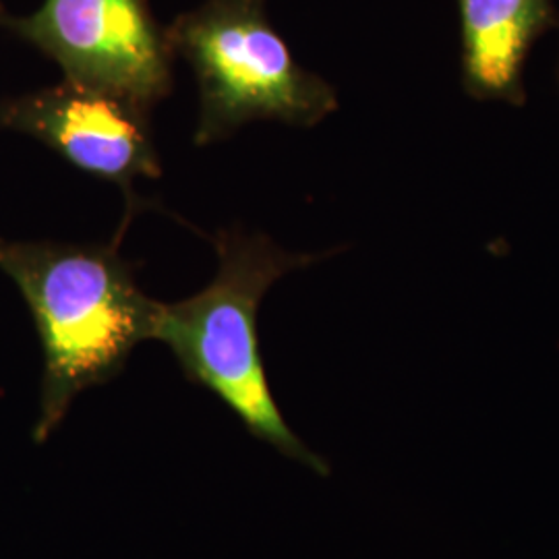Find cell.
<instances>
[{
  "label": "cell",
  "instance_id": "1",
  "mask_svg": "<svg viewBox=\"0 0 559 559\" xmlns=\"http://www.w3.org/2000/svg\"><path fill=\"white\" fill-rule=\"evenodd\" d=\"M129 222L112 242L0 237V272L17 286L40 338L36 443L59 429L81 392L119 378L131 353L152 340L160 300L141 290L135 265L120 255Z\"/></svg>",
  "mask_w": 559,
  "mask_h": 559
},
{
  "label": "cell",
  "instance_id": "2",
  "mask_svg": "<svg viewBox=\"0 0 559 559\" xmlns=\"http://www.w3.org/2000/svg\"><path fill=\"white\" fill-rule=\"evenodd\" d=\"M214 245L216 276L189 299L160 302L152 340L162 342L182 376L221 400L255 440L328 475L325 459L309 450L280 413L258 330L261 300L274 282L325 255L288 253L265 235L242 228L221 230Z\"/></svg>",
  "mask_w": 559,
  "mask_h": 559
},
{
  "label": "cell",
  "instance_id": "3",
  "mask_svg": "<svg viewBox=\"0 0 559 559\" xmlns=\"http://www.w3.org/2000/svg\"><path fill=\"white\" fill-rule=\"evenodd\" d=\"M166 38L200 85L195 145L228 140L251 120L309 129L338 110L336 90L300 67L265 0H205L173 21Z\"/></svg>",
  "mask_w": 559,
  "mask_h": 559
},
{
  "label": "cell",
  "instance_id": "4",
  "mask_svg": "<svg viewBox=\"0 0 559 559\" xmlns=\"http://www.w3.org/2000/svg\"><path fill=\"white\" fill-rule=\"evenodd\" d=\"M0 29L59 64L64 80L152 110L170 96L175 52L150 0H44L29 15L0 4Z\"/></svg>",
  "mask_w": 559,
  "mask_h": 559
},
{
  "label": "cell",
  "instance_id": "5",
  "mask_svg": "<svg viewBox=\"0 0 559 559\" xmlns=\"http://www.w3.org/2000/svg\"><path fill=\"white\" fill-rule=\"evenodd\" d=\"M0 131L40 141L81 173L119 185L131 218L141 203L133 182L140 177H162L150 110L110 92L62 81L4 96L0 98Z\"/></svg>",
  "mask_w": 559,
  "mask_h": 559
},
{
  "label": "cell",
  "instance_id": "6",
  "mask_svg": "<svg viewBox=\"0 0 559 559\" xmlns=\"http://www.w3.org/2000/svg\"><path fill=\"white\" fill-rule=\"evenodd\" d=\"M464 92L480 102L526 104L524 67L559 23L554 0H456Z\"/></svg>",
  "mask_w": 559,
  "mask_h": 559
},
{
  "label": "cell",
  "instance_id": "7",
  "mask_svg": "<svg viewBox=\"0 0 559 559\" xmlns=\"http://www.w3.org/2000/svg\"><path fill=\"white\" fill-rule=\"evenodd\" d=\"M558 29H559V23H558ZM558 81H559V64H558Z\"/></svg>",
  "mask_w": 559,
  "mask_h": 559
}]
</instances>
